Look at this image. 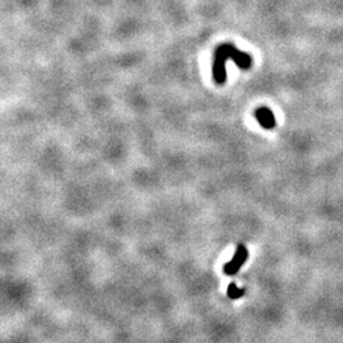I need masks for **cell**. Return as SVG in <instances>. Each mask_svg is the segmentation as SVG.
Returning a JSON list of instances; mask_svg holds the SVG:
<instances>
[{
    "label": "cell",
    "mask_w": 343,
    "mask_h": 343,
    "mask_svg": "<svg viewBox=\"0 0 343 343\" xmlns=\"http://www.w3.org/2000/svg\"><path fill=\"white\" fill-rule=\"evenodd\" d=\"M244 294H245L244 289L238 288V286H236V285L234 284V282L229 285L228 296L230 297V299H233V300H236V299H239V297H242Z\"/></svg>",
    "instance_id": "obj_4"
},
{
    "label": "cell",
    "mask_w": 343,
    "mask_h": 343,
    "mask_svg": "<svg viewBox=\"0 0 343 343\" xmlns=\"http://www.w3.org/2000/svg\"><path fill=\"white\" fill-rule=\"evenodd\" d=\"M248 255L249 253L247 247H245L244 244H239L232 261L228 262V263L224 266V273L228 274V276H234L235 273H238L240 267H242L245 262H247V259H248Z\"/></svg>",
    "instance_id": "obj_2"
},
{
    "label": "cell",
    "mask_w": 343,
    "mask_h": 343,
    "mask_svg": "<svg viewBox=\"0 0 343 343\" xmlns=\"http://www.w3.org/2000/svg\"><path fill=\"white\" fill-rule=\"evenodd\" d=\"M232 59L235 61L240 69H249L252 66V59L248 54L236 50L234 46L225 43L216 50L215 60L213 64V75L217 84H224L226 82V60Z\"/></svg>",
    "instance_id": "obj_1"
},
{
    "label": "cell",
    "mask_w": 343,
    "mask_h": 343,
    "mask_svg": "<svg viewBox=\"0 0 343 343\" xmlns=\"http://www.w3.org/2000/svg\"><path fill=\"white\" fill-rule=\"evenodd\" d=\"M254 116L257 118V121L259 122V125L266 130H272V128L276 127V118H274L271 109L261 107L254 112Z\"/></svg>",
    "instance_id": "obj_3"
}]
</instances>
